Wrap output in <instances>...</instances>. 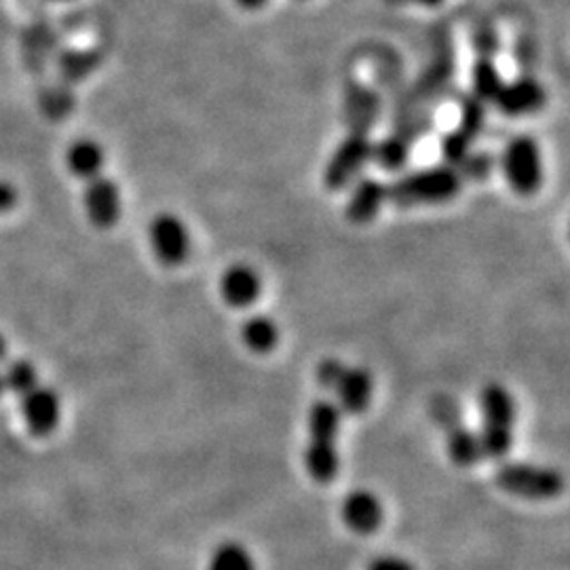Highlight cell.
<instances>
[{
  "label": "cell",
  "instance_id": "obj_16",
  "mask_svg": "<svg viewBox=\"0 0 570 570\" xmlns=\"http://www.w3.org/2000/svg\"><path fill=\"white\" fill-rule=\"evenodd\" d=\"M263 292V279L256 268L247 265H233L220 277V294L233 308H247L258 301Z\"/></svg>",
  "mask_w": 570,
  "mask_h": 570
},
{
  "label": "cell",
  "instance_id": "obj_12",
  "mask_svg": "<svg viewBox=\"0 0 570 570\" xmlns=\"http://www.w3.org/2000/svg\"><path fill=\"white\" fill-rule=\"evenodd\" d=\"M452 77H454V56H452L449 45H442L433 53V58L429 61L428 68L423 70V75H421V79L416 82L410 98L414 102L433 106L446 91Z\"/></svg>",
  "mask_w": 570,
  "mask_h": 570
},
{
  "label": "cell",
  "instance_id": "obj_9",
  "mask_svg": "<svg viewBox=\"0 0 570 570\" xmlns=\"http://www.w3.org/2000/svg\"><path fill=\"white\" fill-rule=\"evenodd\" d=\"M82 207L89 223L98 228H112L121 220L122 197L119 184L98 176L85 184Z\"/></svg>",
  "mask_w": 570,
  "mask_h": 570
},
{
  "label": "cell",
  "instance_id": "obj_24",
  "mask_svg": "<svg viewBox=\"0 0 570 570\" xmlns=\"http://www.w3.org/2000/svg\"><path fill=\"white\" fill-rule=\"evenodd\" d=\"M484 125H487V104L480 102L469 94L461 100V117L456 127L475 140L484 131Z\"/></svg>",
  "mask_w": 570,
  "mask_h": 570
},
{
  "label": "cell",
  "instance_id": "obj_18",
  "mask_svg": "<svg viewBox=\"0 0 570 570\" xmlns=\"http://www.w3.org/2000/svg\"><path fill=\"white\" fill-rule=\"evenodd\" d=\"M444 431H446V450L454 465L473 468L484 459L480 435L473 429L461 425V419L452 421Z\"/></svg>",
  "mask_w": 570,
  "mask_h": 570
},
{
  "label": "cell",
  "instance_id": "obj_10",
  "mask_svg": "<svg viewBox=\"0 0 570 570\" xmlns=\"http://www.w3.org/2000/svg\"><path fill=\"white\" fill-rule=\"evenodd\" d=\"M548 102L546 87L532 75L524 72L513 81L503 82L494 106L505 117H529L539 112Z\"/></svg>",
  "mask_w": 570,
  "mask_h": 570
},
{
  "label": "cell",
  "instance_id": "obj_23",
  "mask_svg": "<svg viewBox=\"0 0 570 570\" xmlns=\"http://www.w3.org/2000/svg\"><path fill=\"white\" fill-rule=\"evenodd\" d=\"M2 381H4V389L16 393L18 397H23L26 393H30L32 389L41 385L39 370L28 360L11 362L7 370H4V374H2Z\"/></svg>",
  "mask_w": 570,
  "mask_h": 570
},
{
  "label": "cell",
  "instance_id": "obj_35",
  "mask_svg": "<svg viewBox=\"0 0 570 570\" xmlns=\"http://www.w3.org/2000/svg\"><path fill=\"white\" fill-rule=\"evenodd\" d=\"M4 391H7V389H4V381H2V374H0V397L4 395Z\"/></svg>",
  "mask_w": 570,
  "mask_h": 570
},
{
  "label": "cell",
  "instance_id": "obj_14",
  "mask_svg": "<svg viewBox=\"0 0 570 570\" xmlns=\"http://www.w3.org/2000/svg\"><path fill=\"white\" fill-rule=\"evenodd\" d=\"M387 204V184L379 178H362L353 183L351 195L346 199L345 216L353 225L372 223L381 207Z\"/></svg>",
  "mask_w": 570,
  "mask_h": 570
},
{
  "label": "cell",
  "instance_id": "obj_31",
  "mask_svg": "<svg viewBox=\"0 0 570 570\" xmlns=\"http://www.w3.org/2000/svg\"><path fill=\"white\" fill-rule=\"evenodd\" d=\"M513 56L518 60V66L524 63L529 66L530 61H534V42L530 39H518L515 41V49H513Z\"/></svg>",
  "mask_w": 570,
  "mask_h": 570
},
{
  "label": "cell",
  "instance_id": "obj_11",
  "mask_svg": "<svg viewBox=\"0 0 570 570\" xmlns=\"http://www.w3.org/2000/svg\"><path fill=\"white\" fill-rule=\"evenodd\" d=\"M21 414L28 431L37 438H49L61 419L60 395L56 389L39 385L20 397Z\"/></svg>",
  "mask_w": 570,
  "mask_h": 570
},
{
  "label": "cell",
  "instance_id": "obj_36",
  "mask_svg": "<svg viewBox=\"0 0 570 570\" xmlns=\"http://www.w3.org/2000/svg\"><path fill=\"white\" fill-rule=\"evenodd\" d=\"M56 2H66V0H56Z\"/></svg>",
  "mask_w": 570,
  "mask_h": 570
},
{
  "label": "cell",
  "instance_id": "obj_34",
  "mask_svg": "<svg viewBox=\"0 0 570 570\" xmlns=\"http://www.w3.org/2000/svg\"><path fill=\"white\" fill-rule=\"evenodd\" d=\"M416 2H421V4H425V7H435V4H440L442 0H416Z\"/></svg>",
  "mask_w": 570,
  "mask_h": 570
},
{
  "label": "cell",
  "instance_id": "obj_3",
  "mask_svg": "<svg viewBox=\"0 0 570 570\" xmlns=\"http://www.w3.org/2000/svg\"><path fill=\"white\" fill-rule=\"evenodd\" d=\"M480 442L484 456L492 461H503L510 454L515 428V402L508 389L499 383H490L480 393Z\"/></svg>",
  "mask_w": 570,
  "mask_h": 570
},
{
  "label": "cell",
  "instance_id": "obj_15",
  "mask_svg": "<svg viewBox=\"0 0 570 570\" xmlns=\"http://www.w3.org/2000/svg\"><path fill=\"white\" fill-rule=\"evenodd\" d=\"M372 391H374L372 374L366 367L357 366H345L338 383L332 389V393L336 395L334 404L346 414H362L370 406Z\"/></svg>",
  "mask_w": 570,
  "mask_h": 570
},
{
  "label": "cell",
  "instance_id": "obj_33",
  "mask_svg": "<svg viewBox=\"0 0 570 570\" xmlns=\"http://www.w3.org/2000/svg\"><path fill=\"white\" fill-rule=\"evenodd\" d=\"M7 353H9V345H7V338L0 334V364L7 360Z\"/></svg>",
  "mask_w": 570,
  "mask_h": 570
},
{
  "label": "cell",
  "instance_id": "obj_4",
  "mask_svg": "<svg viewBox=\"0 0 570 570\" xmlns=\"http://www.w3.org/2000/svg\"><path fill=\"white\" fill-rule=\"evenodd\" d=\"M497 487L529 501H550L564 490V475L558 469L520 461H503L494 469Z\"/></svg>",
  "mask_w": 570,
  "mask_h": 570
},
{
  "label": "cell",
  "instance_id": "obj_26",
  "mask_svg": "<svg viewBox=\"0 0 570 570\" xmlns=\"http://www.w3.org/2000/svg\"><path fill=\"white\" fill-rule=\"evenodd\" d=\"M471 45H473L478 58H494L499 53V47H501L499 32L494 30L492 23L482 21L471 30Z\"/></svg>",
  "mask_w": 570,
  "mask_h": 570
},
{
  "label": "cell",
  "instance_id": "obj_21",
  "mask_svg": "<svg viewBox=\"0 0 570 570\" xmlns=\"http://www.w3.org/2000/svg\"><path fill=\"white\" fill-rule=\"evenodd\" d=\"M242 341L254 353H271L279 343V327L268 315H252L242 326Z\"/></svg>",
  "mask_w": 570,
  "mask_h": 570
},
{
  "label": "cell",
  "instance_id": "obj_25",
  "mask_svg": "<svg viewBox=\"0 0 570 570\" xmlns=\"http://www.w3.org/2000/svg\"><path fill=\"white\" fill-rule=\"evenodd\" d=\"M473 138H469L465 131H461L459 127L450 129L449 134L442 138V157H444V164L452 165V167H459V165L465 161L469 153L473 150Z\"/></svg>",
  "mask_w": 570,
  "mask_h": 570
},
{
  "label": "cell",
  "instance_id": "obj_17",
  "mask_svg": "<svg viewBox=\"0 0 570 570\" xmlns=\"http://www.w3.org/2000/svg\"><path fill=\"white\" fill-rule=\"evenodd\" d=\"M104 164H106V153L102 144L96 142L94 138H79L66 150V165L70 174L85 183L102 176Z\"/></svg>",
  "mask_w": 570,
  "mask_h": 570
},
{
  "label": "cell",
  "instance_id": "obj_7",
  "mask_svg": "<svg viewBox=\"0 0 570 570\" xmlns=\"http://www.w3.org/2000/svg\"><path fill=\"white\" fill-rule=\"evenodd\" d=\"M148 239L155 258L164 266H180L190 256V235L174 214H159L148 226Z\"/></svg>",
  "mask_w": 570,
  "mask_h": 570
},
{
  "label": "cell",
  "instance_id": "obj_1",
  "mask_svg": "<svg viewBox=\"0 0 570 570\" xmlns=\"http://www.w3.org/2000/svg\"><path fill=\"white\" fill-rule=\"evenodd\" d=\"M341 421H343V412L332 400H317L308 410L305 468L306 473L320 484H327L338 475Z\"/></svg>",
  "mask_w": 570,
  "mask_h": 570
},
{
  "label": "cell",
  "instance_id": "obj_2",
  "mask_svg": "<svg viewBox=\"0 0 570 570\" xmlns=\"http://www.w3.org/2000/svg\"><path fill=\"white\" fill-rule=\"evenodd\" d=\"M463 176L452 165H433L416 169L387 184V202L395 207H421L452 202L461 188Z\"/></svg>",
  "mask_w": 570,
  "mask_h": 570
},
{
  "label": "cell",
  "instance_id": "obj_8",
  "mask_svg": "<svg viewBox=\"0 0 570 570\" xmlns=\"http://www.w3.org/2000/svg\"><path fill=\"white\" fill-rule=\"evenodd\" d=\"M383 115L381 96L357 79H346L343 94V119L346 129L355 134H372Z\"/></svg>",
  "mask_w": 570,
  "mask_h": 570
},
{
  "label": "cell",
  "instance_id": "obj_6",
  "mask_svg": "<svg viewBox=\"0 0 570 570\" xmlns=\"http://www.w3.org/2000/svg\"><path fill=\"white\" fill-rule=\"evenodd\" d=\"M372 148L374 142L370 134L348 131L345 140L334 148L332 157L327 159L326 169H324V184L327 190L338 193L355 183L362 169L372 159Z\"/></svg>",
  "mask_w": 570,
  "mask_h": 570
},
{
  "label": "cell",
  "instance_id": "obj_5",
  "mask_svg": "<svg viewBox=\"0 0 570 570\" xmlns=\"http://www.w3.org/2000/svg\"><path fill=\"white\" fill-rule=\"evenodd\" d=\"M503 176L518 195H534L543 183L541 148L530 136H513L501 155Z\"/></svg>",
  "mask_w": 570,
  "mask_h": 570
},
{
  "label": "cell",
  "instance_id": "obj_29",
  "mask_svg": "<svg viewBox=\"0 0 570 570\" xmlns=\"http://www.w3.org/2000/svg\"><path fill=\"white\" fill-rule=\"evenodd\" d=\"M366 570H416L414 564L402 556H376Z\"/></svg>",
  "mask_w": 570,
  "mask_h": 570
},
{
  "label": "cell",
  "instance_id": "obj_19",
  "mask_svg": "<svg viewBox=\"0 0 570 570\" xmlns=\"http://www.w3.org/2000/svg\"><path fill=\"white\" fill-rule=\"evenodd\" d=\"M414 142L416 140H412L406 134L391 131L381 142L374 144L372 159L387 171H400L407 164Z\"/></svg>",
  "mask_w": 570,
  "mask_h": 570
},
{
  "label": "cell",
  "instance_id": "obj_30",
  "mask_svg": "<svg viewBox=\"0 0 570 570\" xmlns=\"http://www.w3.org/2000/svg\"><path fill=\"white\" fill-rule=\"evenodd\" d=\"M20 204V190L16 188V184L0 180V216L13 212Z\"/></svg>",
  "mask_w": 570,
  "mask_h": 570
},
{
  "label": "cell",
  "instance_id": "obj_32",
  "mask_svg": "<svg viewBox=\"0 0 570 570\" xmlns=\"http://www.w3.org/2000/svg\"><path fill=\"white\" fill-rule=\"evenodd\" d=\"M266 2L268 0H237V4L244 9H261V7H265Z\"/></svg>",
  "mask_w": 570,
  "mask_h": 570
},
{
  "label": "cell",
  "instance_id": "obj_22",
  "mask_svg": "<svg viewBox=\"0 0 570 570\" xmlns=\"http://www.w3.org/2000/svg\"><path fill=\"white\" fill-rule=\"evenodd\" d=\"M207 570H256V560L237 541H225L212 551Z\"/></svg>",
  "mask_w": 570,
  "mask_h": 570
},
{
  "label": "cell",
  "instance_id": "obj_28",
  "mask_svg": "<svg viewBox=\"0 0 570 570\" xmlns=\"http://www.w3.org/2000/svg\"><path fill=\"white\" fill-rule=\"evenodd\" d=\"M343 370H345L343 362H338V360H334V357L324 360V362L317 366V370H315V379H317L320 387L326 389V391L332 393V389L338 383Z\"/></svg>",
  "mask_w": 570,
  "mask_h": 570
},
{
  "label": "cell",
  "instance_id": "obj_20",
  "mask_svg": "<svg viewBox=\"0 0 570 570\" xmlns=\"http://www.w3.org/2000/svg\"><path fill=\"white\" fill-rule=\"evenodd\" d=\"M503 82L505 81L494 63V58H475L471 66V96L473 98H478L480 102L489 106L497 100Z\"/></svg>",
  "mask_w": 570,
  "mask_h": 570
},
{
  "label": "cell",
  "instance_id": "obj_13",
  "mask_svg": "<svg viewBox=\"0 0 570 570\" xmlns=\"http://www.w3.org/2000/svg\"><path fill=\"white\" fill-rule=\"evenodd\" d=\"M383 515L385 510L381 499L370 490L360 489L348 492L341 505V518L346 529L357 534L374 532L383 524Z\"/></svg>",
  "mask_w": 570,
  "mask_h": 570
},
{
  "label": "cell",
  "instance_id": "obj_27",
  "mask_svg": "<svg viewBox=\"0 0 570 570\" xmlns=\"http://www.w3.org/2000/svg\"><path fill=\"white\" fill-rule=\"evenodd\" d=\"M494 157L490 155V153H475V150H471L468 157H465V161L459 165L456 169L461 171V176H463V180H487L490 174H492V169H494Z\"/></svg>",
  "mask_w": 570,
  "mask_h": 570
}]
</instances>
